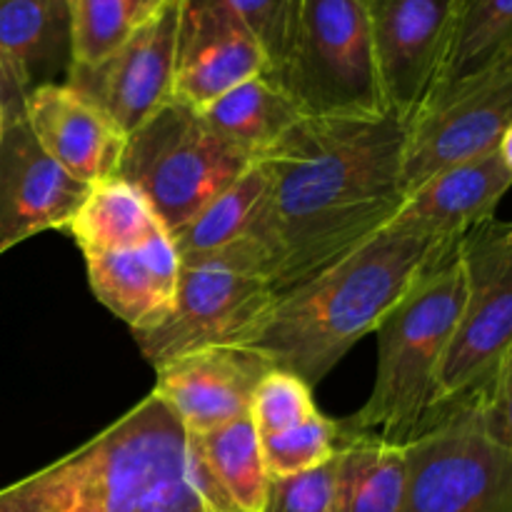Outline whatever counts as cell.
<instances>
[{
    "label": "cell",
    "mask_w": 512,
    "mask_h": 512,
    "mask_svg": "<svg viewBox=\"0 0 512 512\" xmlns=\"http://www.w3.org/2000/svg\"><path fill=\"white\" fill-rule=\"evenodd\" d=\"M405 135L408 125L390 113L303 118L258 160L280 258L275 293L353 253L398 215L408 198Z\"/></svg>",
    "instance_id": "6da1fadb"
},
{
    "label": "cell",
    "mask_w": 512,
    "mask_h": 512,
    "mask_svg": "<svg viewBox=\"0 0 512 512\" xmlns=\"http://www.w3.org/2000/svg\"><path fill=\"white\" fill-rule=\"evenodd\" d=\"M0 512H238L160 395L73 453L0 488Z\"/></svg>",
    "instance_id": "7a4b0ae2"
},
{
    "label": "cell",
    "mask_w": 512,
    "mask_h": 512,
    "mask_svg": "<svg viewBox=\"0 0 512 512\" xmlns=\"http://www.w3.org/2000/svg\"><path fill=\"white\" fill-rule=\"evenodd\" d=\"M455 248L388 223L353 253L278 293L245 348L315 388Z\"/></svg>",
    "instance_id": "3957f363"
},
{
    "label": "cell",
    "mask_w": 512,
    "mask_h": 512,
    "mask_svg": "<svg viewBox=\"0 0 512 512\" xmlns=\"http://www.w3.org/2000/svg\"><path fill=\"white\" fill-rule=\"evenodd\" d=\"M465 298L458 248L425 273L378 325V370L370 398L340 423L390 443L413 440L435 413L438 380Z\"/></svg>",
    "instance_id": "277c9868"
},
{
    "label": "cell",
    "mask_w": 512,
    "mask_h": 512,
    "mask_svg": "<svg viewBox=\"0 0 512 512\" xmlns=\"http://www.w3.org/2000/svg\"><path fill=\"white\" fill-rule=\"evenodd\" d=\"M305 118L385 115L368 0H298L283 65L265 75Z\"/></svg>",
    "instance_id": "5b68a950"
},
{
    "label": "cell",
    "mask_w": 512,
    "mask_h": 512,
    "mask_svg": "<svg viewBox=\"0 0 512 512\" xmlns=\"http://www.w3.org/2000/svg\"><path fill=\"white\" fill-rule=\"evenodd\" d=\"M253 163L215 133L198 108L170 98L128 135L118 178L135 185L173 233Z\"/></svg>",
    "instance_id": "8992f818"
},
{
    "label": "cell",
    "mask_w": 512,
    "mask_h": 512,
    "mask_svg": "<svg viewBox=\"0 0 512 512\" xmlns=\"http://www.w3.org/2000/svg\"><path fill=\"white\" fill-rule=\"evenodd\" d=\"M400 512H512V448L493 438L478 395L435 408L405 443Z\"/></svg>",
    "instance_id": "52a82bcc"
},
{
    "label": "cell",
    "mask_w": 512,
    "mask_h": 512,
    "mask_svg": "<svg viewBox=\"0 0 512 512\" xmlns=\"http://www.w3.org/2000/svg\"><path fill=\"white\" fill-rule=\"evenodd\" d=\"M465 298L438 380V405L478 395L512 343V223L488 220L458 243Z\"/></svg>",
    "instance_id": "ba28073f"
},
{
    "label": "cell",
    "mask_w": 512,
    "mask_h": 512,
    "mask_svg": "<svg viewBox=\"0 0 512 512\" xmlns=\"http://www.w3.org/2000/svg\"><path fill=\"white\" fill-rule=\"evenodd\" d=\"M278 293L255 275L220 265H183L168 318L133 333L150 368L208 348L248 345L273 310Z\"/></svg>",
    "instance_id": "9c48e42d"
},
{
    "label": "cell",
    "mask_w": 512,
    "mask_h": 512,
    "mask_svg": "<svg viewBox=\"0 0 512 512\" xmlns=\"http://www.w3.org/2000/svg\"><path fill=\"white\" fill-rule=\"evenodd\" d=\"M512 125V55L430 95L408 123V193L440 170L495 153Z\"/></svg>",
    "instance_id": "30bf717a"
},
{
    "label": "cell",
    "mask_w": 512,
    "mask_h": 512,
    "mask_svg": "<svg viewBox=\"0 0 512 512\" xmlns=\"http://www.w3.org/2000/svg\"><path fill=\"white\" fill-rule=\"evenodd\" d=\"M368 15L385 108L408 125L443 73L455 0H368Z\"/></svg>",
    "instance_id": "8fae6325"
},
{
    "label": "cell",
    "mask_w": 512,
    "mask_h": 512,
    "mask_svg": "<svg viewBox=\"0 0 512 512\" xmlns=\"http://www.w3.org/2000/svg\"><path fill=\"white\" fill-rule=\"evenodd\" d=\"M180 5L183 0H168L103 63L73 68L65 78L95 100L125 135L173 98Z\"/></svg>",
    "instance_id": "7c38bea8"
},
{
    "label": "cell",
    "mask_w": 512,
    "mask_h": 512,
    "mask_svg": "<svg viewBox=\"0 0 512 512\" xmlns=\"http://www.w3.org/2000/svg\"><path fill=\"white\" fill-rule=\"evenodd\" d=\"M90 185L65 173L30 130L25 115L0 135V255L45 230H65Z\"/></svg>",
    "instance_id": "4fadbf2b"
},
{
    "label": "cell",
    "mask_w": 512,
    "mask_h": 512,
    "mask_svg": "<svg viewBox=\"0 0 512 512\" xmlns=\"http://www.w3.org/2000/svg\"><path fill=\"white\" fill-rule=\"evenodd\" d=\"M265 68L263 48L228 0H183L173 98L200 110Z\"/></svg>",
    "instance_id": "5bb4252c"
},
{
    "label": "cell",
    "mask_w": 512,
    "mask_h": 512,
    "mask_svg": "<svg viewBox=\"0 0 512 512\" xmlns=\"http://www.w3.org/2000/svg\"><path fill=\"white\" fill-rule=\"evenodd\" d=\"M273 365L243 345L180 355L155 368L153 393L168 403L190 435L250 418L255 388Z\"/></svg>",
    "instance_id": "9a60e30c"
},
{
    "label": "cell",
    "mask_w": 512,
    "mask_h": 512,
    "mask_svg": "<svg viewBox=\"0 0 512 512\" xmlns=\"http://www.w3.org/2000/svg\"><path fill=\"white\" fill-rule=\"evenodd\" d=\"M23 115L40 148L75 180L95 185L118 175L128 135L78 88L65 80L38 85L25 98Z\"/></svg>",
    "instance_id": "2e32d148"
},
{
    "label": "cell",
    "mask_w": 512,
    "mask_h": 512,
    "mask_svg": "<svg viewBox=\"0 0 512 512\" xmlns=\"http://www.w3.org/2000/svg\"><path fill=\"white\" fill-rule=\"evenodd\" d=\"M512 188V173L500 150L470 163L440 170L413 188L390 223L440 243L458 245L478 225L493 220Z\"/></svg>",
    "instance_id": "e0dca14e"
},
{
    "label": "cell",
    "mask_w": 512,
    "mask_h": 512,
    "mask_svg": "<svg viewBox=\"0 0 512 512\" xmlns=\"http://www.w3.org/2000/svg\"><path fill=\"white\" fill-rule=\"evenodd\" d=\"M83 258L93 295L133 333L155 328L168 318L183 270L170 230H160L135 248Z\"/></svg>",
    "instance_id": "ac0fdd59"
},
{
    "label": "cell",
    "mask_w": 512,
    "mask_h": 512,
    "mask_svg": "<svg viewBox=\"0 0 512 512\" xmlns=\"http://www.w3.org/2000/svg\"><path fill=\"white\" fill-rule=\"evenodd\" d=\"M0 53L25 90L68 78L73 65L70 0H0Z\"/></svg>",
    "instance_id": "d6986e66"
},
{
    "label": "cell",
    "mask_w": 512,
    "mask_h": 512,
    "mask_svg": "<svg viewBox=\"0 0 512 512\" xmlns=\"http://www.w3.org/2000/svg\"><path fill=\"white\" fill-rule=\"evenodd\" d=\"M333 512H400L405 445L340 428L335 448Z\"/></svg>",
    "instance_id": "ffe728a7"
},
{
    "label": "cell",
    "mask_w": 512,
    "mask_h": 512,
    "mask_svg": "<svg viewBox=\"0 0 512 512\" xmlns=\"http://www.w3.org/2000/svg\"><path fill=\"white\" fill-rule=\"evenodd\" d=\"M205 123L258 163L305 118L280 85L265 75L243 80L200 108Z\"/></svg>",
    "instance_id": "44dd1931"
},
{
    "label": "cell",
    "mask_w": 512,
    "mask_h": 512,
    "mask_svg": "<svg viewBox=\"0 0 512 512\" xmlns=\"http://www.w3.org/2000/svg\"><path fill=\"white\" fill-rule=\"evenodd\" d=\"M65 230L73 235L80 253L88 255L135 248L168 228L135 185L113 175L90 185L83 205Z\"/></svg>",
    "instance_id": "7402d4cb"
},
{
    "label": "cell",
    "mask_w": 512,
    "mask_h": 512,
    "mask_svg": "<svg viewBox=\"0 0 512 512\" xmlns=\"http://www.w3.org/2000/svg\"><path fill=\"white\" fill-rule=\"evenodd\" d=\"M193 438L230 505L238 512H263L273 478L253 420L240 418Z\"/></svg>",
    "instance_id": "603a6c76"
},
{
    "label": "cell",
    "mask_w": 512,
    "mask_h": 512,
    "mask_svg": "<svg viewBox=\"0 0 512 512\" xmlns=\"http://www.w3.org/2000/svg\"><path fill=\"white\" fill-rule=\"evenodd\" d=\"M512 55V0H455L443 73L433 93Z\"/></svg>",
    "instance_id": "cb8c5ba5"
},
{
    "label": "cell",
    "mask_w": 512,
    "mask_h": 512,
    "mask_svg": "<svg viewBox=\"0 0 512 512\" xmlns=\"http://www.w3.org/2000/svg\"><path fill=\"white\" fill-rule=\"evenodd\" d=\"M168 0H70L73 68H93L148 23Z\"/></svg>",
    "instance_id": "d4e9b609"
},
{
    "label": "cell",
    "mask_w": 512,
    "mask_h": 512,
    "mask_svg": "<svg viewBox=\"0 0 512 512\" xmlns=\"http://www.w3.org/2000/svg\"><path fill=\"white\" fill-rule=\"evenodd\" d=\"M260 445H263V458L270 478H293V475L310 473L335 458L338 423L315 410L293 428L263 438Z\"/></svg>",
    "instance_id": "484cf974"
},
{
    "label": "cell",
    "mask_w": 512,
    "mask_h": 512,
    "mask_svg": "<svg viewBox=\"0 0 512 512\" xmlns=\"http://www.w3.org/2000/svg\"><path fill=\"white\" fill-rule=\"evenodd\" d=\"M315 410L318 408H315L313 388L290 370L273 368L255 388L250 420H253L258 438L263 440L293 428Z\"/></svg>",
    "instance_id": "4316f807"
},
{
    "label": "cell",
    "mask_w": 512,
    "mask_h": 512,
    "mask_svg": "<svg viewBox=\"0 0 512 512\" xmlns=\"http://www.w3.org/2000/svg\"><path fill=\"white\" fill-rule=\"evenodd\" d=\"M228 3L263 48L268 60L263 75H273L288 53L298 0H228Z\"/></svg>",
    "instance_id": "83f0119b"
},
{
    "label": "cell",
    "mask_w": 512,
    "mask_h": 512,
    "mask_svg": "<svg viewBox=\"0 0 512 512\" xmlns=\"http://www.w3.org/2000/svg\"><path fill=\"white\" fill-rule=\"evenodd\" d=\"M333 488L335 460H330L310 473L273 480L263 512H333Z\"/></svg>",
    "instance_id": "f1b7e54d"
},
{
    "label": "cell",
    "mask_w": 512,
    "mask_h": 512,
    "mask_svg": "<svg viewBox=\"0 0 512 512\" xmlns=\"http://www.w3.org/2000/svg\"><path fill=\"white\" fill-rule=\"evenodd\" d=\"M478 400L493 438L512 448V343L500 358L490 383L478 393Z\"/></svg>",
    "instance_id": "f546056e"
},
{
    "label": "cell",
    "mask_w": 512,
    "mask_h": 512,
    "mask_svg": "<svg viewBox=\"0 0 512 512\" xmlns=\"http://www.w3.org/2000/svg\"><path fill=\"white\" fill-rule=\"evenodd\" d=\"M25 98H28V90L20 85L18 75L13 73L5 55L0 53V108L5 110L8 118H18L25 113Z\"/></svg>",
    "instance_id": "4dcf8cb0"
},
{
    "label": "cell",
    "mask_w": 512,
    "mask_h": 512,
    "mask_svg": "<svg viewBox=\"0 0 512 512\" xmlns=\"http://www.w3.org/2000/svg\"><path fill=\"white\" fill-rule=\"evenodd\" d=\"M500 158L505 160V165H508L510 168V173H512V125L508 128V133L503 135V140H500Z\"/></svg>",
    "instance_id": "1f68e13d"
},
{
    "label": "cell",
    "mask_w": 512,
    "mask_h": 512,
    "mask_svg": "<svg viewBox=\"0 0 512 512\" xmlns=\"http://www.w3.org/2000/svg\"><path fill=\"white\" fill-rule=\"evenodd\" d=\"M5 120H8V115H5V110L0 108V135H3V128H5Z\"/></svg>",
    "instance_id": "d6a6232c"
}]
</instances>
